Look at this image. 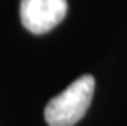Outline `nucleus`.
Wrapping results in <instances>:
<instances>
[{"label": "nucleus", "mask_w": 127, "mask_h": 126, "mask_svg": "<svg viewBox=\"0 0 127 126\" xmlns=\"http://www.w3.org/2000/svg\"><path fill=\"white\" fill-rule=\"evenodd\" d=\"M95 77L82 75L46 105L44 118L49 126H73L85 116L93 100Z\"/></svg>", "instance_id": "1"}, {"label": "nucleus", "mask_w": 127, "mask_h": 126, "mask_svg": "<svg viewBox=\"0 0 127 126\" xmlns=\"http://www.w3.org/2000/svg\"><path fill=\"white\" fill-rule=\"evenodd\" d=\"M67 15V0H21V25L33 34L54 30Z\"/></svg>", "instance_id": "2"}]
</instances>
